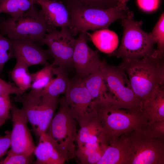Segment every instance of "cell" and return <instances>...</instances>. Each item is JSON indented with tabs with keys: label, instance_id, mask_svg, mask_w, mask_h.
<instances>
[{
	"label": "cell",
	"instance_id": "cell-13",
	"mask_svg": "<svg viewBox=\"0 0 164 164\" xmlns=\"http://www.w3.org/2000/svg\"><path fill=\"white\" fill-rule=\"evenodd\" d=\"M13 57L24 62L29 67L49 64L47 60L52 56L48 49L44 50L32 40L27 39L12 40Z\"/></svg>",
	"mask_w": 164,
	"mask_h": 164
},
{
	"label": "cell",
	"instance_id": "cell-36",
	"mask_svg": "<svg viewBox=\"0 0 164 164\" xmlns=\"http://www.w3.org/2000/svg\"><path fill=\"white\" fill-rule=\"evenodd\" d=\"M129 0H118V5L125 9H128L126 6V4Z\"/></svg>",
	"mask_w": 164,
	"mask_h": 164
},
{
	"label": "cell",
	"instance_id": "cell-35",
	"mask_svg": "<svg viewBox=\"0 0 164 164\" xmlns=\"http://www.w3.org/2000/svg\"><path fill=\"white\" fill-rule=\"evenodd\" d=\"M10 136L11 132L7 131L0 139V158L7 153V150L10 146Z\"/></svg>",
	"mask_w": 164,
	"mask_h": 164
},
{
	"label": "cell",
	"instance_id": "cell-3",
	"mask_svg": "<svg viewBox=\"0 0 164 164\" xmlns=\"http://www.w3.org/2000/svg\"><path fill=\"white\" fill-rule=\"evenodd\" d=\"M134 15L132 12L128 11L127 16L122 19L124 30L121 43L109 56L123 60L156 57L154 40L149 33L142 29V21L135 20Z\"/></svg>",
	"mask_w": 164,
	"mask_h": 164
},
{
	"label": "cell",
	"instance_id": "cell-6",
	"mask_svg": "<svg viewBox=\"0 0 164 164\" xmlns=\"http://www.w3.org/2000/svg\"><path fill=\"white\" fill-rule=\"evenodd\" d=\"M59 103L58 110L46 133L55 149L67 161L76 157L78 122L71 114L64 97Z\"/></svg>",
	"mask_w": 164,
	"mask_h": 164
},
{
	"label": "cell",
	"instance_id": "cell-29",
	"mask_svg": "<svg viewBox=\"0 0 164 164\" xmlns=\"http://www.w3.org/2000/svg\"><path fill=\"white\" fill-rule=\"evenodd\" d=\"M157 44L155 57L163 58L164 52V14L161 15L152 32L149 33Z\"/></svg>",
	"mask_w": 164,
	"mask_h": 164
},
{
	"label": "cell",
	"instance_id": "cell-22",
	"mask_svg": "<svg viewBox=\"0 0 164 164\" xmlns=\"http://www.w3.org/2000/svg\"><path fill=\"white\" fill-rule=\"evenodd\" d=\"M65 70L60 67L52 68V74H55L56 77L52 79L44 88L39 90L41 95L58 98L60 94H65L69 80Z\"/></svg>",
	"mask_w": 164,
	"mask_h": 164
},
{
	"label": "cell",
	"instance_id": "cell-17",
	"mask_svg": "<svg viewBox=\"0 0 164 164\" xmlns=\"http://www.w3.org/2000/svg\"><path fill=\"white\" fill-rule=\"evenodd\" d=\"M36 164H63L66 160L55 149L45 133L39 138L37 145L34 150Z\"/></svg>",
	"mask_w": 164,
	"mask_h": 164
},
{
	"label": "cell",
	"instance_id": "cell-26",
	"mask_svg": "<svg viewBox=\"0 0 164 164\" xmlns=\"http://www.w3.org/2000/svg\"><path fill=\"white\" fill-rule=\"evenodd\" d=\"M37 0H0V12L16 17L37 4Z\"/></svg>",
	"mask_w": 164,
	"mask_h": 164
},
{
	"label": "cell",
	"instance_id": "cell-25",
	"mask_svg": "<svg viewBox=\"0 0 164 164\" xmlns=\"http://www.w3.org/2000/svg\"><path fill=\"white\" fill-rule=\"evenodd\" d=\"M29 67L24 62L16 59V62L11 71L10 75L16 87L23 92L31 88L32 77L28 71Z\"/></svg>",
	"mask_w": 164,
	"mask_h": 164
},
{
	"label": "cell",
	"instance_id": "cell-31",
	"mask_svg": "<svg viewBox=\"0 0 164 164\" xmlns=\"http://www.w3.org/2000/svg\"><path fill=\"white\" fill-rule=\"evenodd\" d=\"M6 157L0 161V164H29L32 162L34 153L29 155L7 152Z\"/></svg>",
	"mask_w": 164,
	"mask_h": 164
},
{
	"label": "cell",
	"instance_id": "cell-28",
	"mask_svg": "<svg viewBox=\"0 0 164 164\" xmlns=\"http://www.w3.org/2000/svg\"><path fill=\"white\" fill-rule=\"evenodd\" d=\"M53 67L52 64H49L36 72L31 74L32 89L40 90L47 85L52 79Z\"/></svg>",
	"mask_w": 164,
	"mask_h": 164
},
{
	"label": "cell",
	"instance_id": "cell-32",
	"mask_svg": "<svg viewBox=\"0 0 164 164\" xmlns=\"http://www.w3.org/2000/svg\"><path fill=\"white\" fill-rule=\"evenodd\" d=\"M9 94L0 95V119L5 120L10 117L11 100Z\"/></svg>",
	"mask_w": 164,
	"mask_h": 164
},
{
	"label": "cell",
	"instance_id": "cell-7",
	"mask_svg": "<svg viewBox=\"0 0 164 164\" xmlns=\"http://www.w3.org/2000/svg\"><path fill=\"white\" fill-rule=\"evenodd\" d=\"M68 9L70 19L69 29L73 36L80 32L107 28L115 21L125 18L129 11L118 5L106 9Z\"/></svg>",
	"mask_w": 164,
	"mask_h": 164
},
{
	"label": "cell",
	"instance_id": "cell-9",
	"mask_svg": "<svg viewBox=\"0 0 164 164\" xmlns=\"http://www.w3.org/2000/svg\"><path fill=\"white\" fill-rule=\"evenodd\" d=\"M64 94L71 114L80 126L96 115L93 100L82 78L69 79Z\"/></svg>",
	"mask_w": 164,
	"mask_h": 164
},
{
	"label": "cell",
	"instance_id": "cell-18",
	"mask_svg": "<svg viewBox=\"0 0 164 164\" xmlns=\"http://www.w3.org/2000/svg\"><path fill=\"white\" fill-rule=\"evenodd\" d=\"M82 78L94 101L111 100L110 91L100 68Z\"/></svg>",
	"mask_w": 164,
	"mask_h": 164
},
{
	"label": "cell",
	"instance_id": "cell-20",
	"mask_svg": "<svg viewBox=\"0 0 164 164\" xmlns=\"http://www.w3.org/2000/svg\"><path fill=\"white\" fill-rule=\"evenodd\" d=\"M105 134L96 114L90 120L80 126L76 139L77 147L87 143H98Z\"/></svg>",
	"mask_w": 164,
	"mask_h": 164
},
{
	"label": "cell",
	"instance_id": "cell-19",
	"mask_svg": "<svg viewBox=\"0 0 164 164\" xmlns=\"http://www.w3.org/2000/svg\"><path fill=\"white\" fill-rule=\"evenodd\" d=\"M126 145L122 135L109 142L96 164H128Z\"/></svg>",
	"mask_w": 164,
	"mask_h": 164
},
{
	"label": "cell",
	"instance_id": "cell-14",
	"mask_svg": "<svg viewBox=\"0 0 164 164\" xmlns=\"http://www.w3.org/2000/svg\"><path fill=\"white\" fill-rule=\"evenodd\" d=\"M37 4L47 24L53 29L56 27L69 28L70 19L68 9L59 0H37Z\"/></svg>",
	"mask_w": 164,
	"mask_h": 164
},
{
	"label": "cell",
	"instance_id": "cell-21",
	"mask_svg": "<svg viewBox=\"0 0 164 164\" xmlns=\"http://www.w3.org/2000/svg\"><path fill=\"white\" fill-rule=\"evenodd\" d=\"M87 33L95 46L101 51L110 54L116 50L119 40L117 35L113 31L105 28L96 30L92 34Z\"/></svg>",
	"mask_w": 164,
	"mask_h": 164
},
{
	"label": "cell",
	"instance_id": "cell-24",
	"mask_svg": "<svg viewBox=\"0 0 164 164\" xmlns=\"http://www.w3.org/2000/svg\"><path fill=\"white\" fill-rule=\"evenodd\" d=\"M76 157L82 164H96L103 155L106 147L104 144L87 143L77 147Z\"/></svg>",
	"mask_w": 164,
	"mask_h": 164
},
{
	"label": "cell",
	"instance_id": "cell-39",
	"mask_svg": "<svg viewBox=\"0 0 164 164\" xmlns=\"http://www.w3.org/2000/svg\"></svg>",
	"mask_w": 164,
	"mask_h": 164
},
{
	"label": "cell",
	"instance_id": "cell-16",
	"mask_svg": "<svg viewBox=\"0 0 164 164\" xmlns=\"http://www.w3.org/2000/svg\"><path fill=\"white\" fill-rule=\"evenodd\" d=\"M141 110L148 121L164 120V84H158L142 104Z\"/></svg>",
	"mask_w": 164,
	"mask_h": 164
},
{
	"label": "cell",
	"instance_id": "cell-8",
	"mask_svg": "<svg viewBox=\"0 0 164 164\" xmlns=\"http://www.w3.org/2000/svg\"><path fill=\"white\" fill-rule=\"evenodd\" d=\"M100 68L111 97V104L118 108L141 110V104L134 92L128 76L120 65L115 66L101 60Z\"/></svg>",
	"mask_w": 164,
	"mask_h": 164
},
{
	"label": "cell",
	"instance_id": "cell-10",
	"mask_svg": "<svg viewBox=\"0 0 164 164\" xmlns=\"http://www.w3.org/2000/svg\"><path fill=\"white\" fill-rule=\"evenodd\" d=\"M76 39L73 36L70 29L62 28L60 31L54 29L46 33L42 45L48 46L54 58L52 64L65 69L73 67V56Z\"/></svg>",
	"mask_w": 164,
	"mask_h": 164
},
{
	"label": "cell",
	"instance_id": "cell-38",
	"mask_svg": "<svg viewBox=\"0 0 164 164\" xmlns=\"http://www.w3.org/2000/svg\"><path fill=\"white\" fill-rule=\"evenodd\" d=\"M2 136H0V139L1 138Z\"/></svg>",
	"mask_w": 164,
	"mask_h": 164
},
{
	"label": "cell",
	"instance_id": "cell-12",
	"mask_svg": "<svg viewBox=\"0 0 164 164\" xmlns=\"http://www.w3.org/2000/svg\"><path fill=\"white\" fill-rule=\"evenodd\" d=\"M87 32H80L76 40L72 60L77 77L82 78L94 72L101 63L98 51L92 49L87 44Z\"/></svg>",
	"mask_w": 164,
	"mask_h": 164
},
{
	"label": "cell",
	"instance_id": "cell-5",
	"mask_svg": "<svg viewBox=\"0 0 164 164\" xmlns=\"http://www.w3.org/2000/svg\"><path fill=\"white\" fill-rule=\"evenodd\" d=\"M128 153V164H164V135L140 129L122 135Z\"/></svg>",
	"mask_w": 164,
	"mask_h": 164
},
{
	"label": "cell",
	"instance_id": "cell-23",
	"mask_svg": "<svg viewBox=\"0 0 164 164\" xmlns=\"http://www.w3.org/2000/svg\"><path fill=\"white\" fill-rule=\"evenodd\" d=\"M41 95L43 98V107L39 123L34 133L39 139L41 135L47 131L59 102L57 97Z\"/></svg>",
	"mask_w": 164,
	"mask_h": 164
},
{
	"label": "cell",
	"instance_id": "cell-11",
	"mask_svg": "<svg viewBox=\"0 0 164 164\" xmlns=\"http://www.w3.org/2000/svg\"><path fill=\"white\" fill-rule=\"evenodd\" d=\"M12 129L11 132V149L8 152L29 155L34 153L35 147L30 130L27 117L21 109L11 100Z\"/></svg>",
	"mask_w": 164,
	"mask_h": 164
},
{
	"label": "cell",
	"instance_id": "cell-30",
	"mask_svg": "<svg viewBox=\"0 0 164 164\" xmlns=\"http://www.w3.org/2000/svg\"><path fill=\"white\" fill-rule=\"evenodd\" d=\"M11 40L0 34V73L5 63L13 57Z\"/></svg>",
	"mask_w": 164,
	"mask_h": 164
},
{
	"label": "cell",
	"instance_id": "cell-4",
	"mask_svg": "<svg viewBox=\"0 0 164 164\" xmlns=\"http://www.w3.org/2000/svg\"><path fill=\"white\" fill-rule=\"evenodd\" d=\"M53 29L35 5L18 17L0 18V34L6 35L12 40H29L42 45L46 33Z\"/></svg>",
	"mask_w": 164,
	"mask_h": 164
},
{
	"label": "cell",
	"instance_id": "cell-37",
	"mask_svg": "<svg viewBox=\"0 0 164 164\" xmlns=\"http://www.w3.org/2000/svg\"><path fill=\"white\" fill-rule=\"evenodd\" d=\"M5 120L0 119V127L5 123Z\"/></svg>",
	"mask_w": 164,
	"mask_h": 164
},
{
	"label": "cell",
	"instance_id": "cell-34",
	"mask_svg": "<svg viewBox=\"0 0 164 164\" xmlns=\"http://www.w3.org/2000/svg\"><path fill=\"white\" fill-rule=\"evenodd\" d=\"M159 0H137L139 7L146 11L151 12L156 9L159 5Z\"/></svg>",
	"mask_w": 164,
	"mask_h": 164
},
{
	"label": "cell",
	"instance_id": "cell-33",
	"mask_svg": "<svg viewBox=\"0 0 164 164\" xmlns=\"http://www.w3.org/2000/svg\"><path fill=\"white\" fill-rule=\"evenodd\" d=\"M23 93L17 87L15 86L0 78V95L6 94L10 95L12 94L18 95Z\"/></svg>",
	"mask_w": 164,
	"mask_h": 164
},
{
	"label": "cell",
	"instance_id": "cell-1",
	"mask_svg": "<svg viewBox=\"0 0 164 164\" xmlns=\"http://www.w3.org/2000/svg\"><path fill=\"white\" fill-rule=\"evenodd\" d=\"M120 65L126 72L141 107L157 85L164 84L163 58L122 59Z\"/></svg>",
	"mask_w": 164,
	"mask_h": 164
},
{
	"label": "cell",
	"instance_id": "cell-27",
	"mask_svg": "<svg viewBox=\"0 0 164 164\" xmlns=\"http://www.w3.org/2000/svg\"><path fill=\"white\" fill-rule=\"evenodd\" d=\"M67 8H75L106 9L118 5V0H64Z\"/></svg>",
	"mask_w": 164,
	"mask_h": 164
},
{
	"label": "cell",
	"instance_id": "cell-15",
	"mask_svg": "<svg viewBox=\"0 0 164 164\" xmlns=\"http://www.w3.org/2000/svg\"><path fill=\"white\" fill-rule=\"evenodd\" d=\"M14 100L22 104V109L34 133L39 123L43 107L42 96L38 90L31 89L28 93L16 95Z\"/></svg>",
	"mask_w": 164,
	"mask_h": 164
},
{
	"label": "cell",
	"instance_id": "cell-2",
	"mask_svg": "<svg viewBox=\"0 0 164 164\" xmlns=\"http://www.w3.org/2000/svg\"><path fill=\"white\" fill-rule=\"evenodd\" d=\"M94 107L109 142L125 133L140 129L148 121L147 117L142 110L116 108L109 100L94 101Z\"/></svg>",
	"mask_w": 164,
	"mask_h": 164
}]
</instances>
